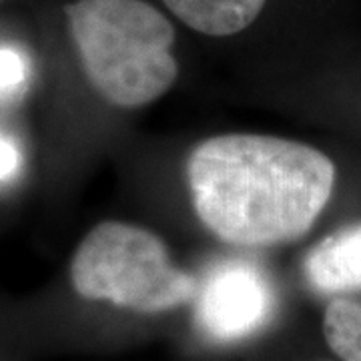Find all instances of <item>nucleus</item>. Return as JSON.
I'll return each mask as SVG.
<instances>
[{"mask_svg": "<svg viewBox=\"0 0 361 361\" xmlns=\"http://www.w3.org/2000/svg\"><path fill=\"white\" fill-rule=\"evenodd\" d=\"M195 215L235 247L297 241L329 203L336 165L315 147L231 133L199 142L187 159Z\"/></svg>", "mask_w": 361, "mask_h": 361, "instance_id": "nucleus-1", "label": "nucleus"}, {"mask_svg": "<svg viewBox=\"0 0 361 361\" xmlns=\"http://www.w3.org/2000/svg\"><path fill=\"white\" fill-rule=\"evenodd\" d=\"M66 23L82 73L104 103L141 109L179 77L175 26L147 0H75Z\"/></svg>", "mask_w": 361, "mask_h": 361, "instance_id": "nucleus-2", "label": "nucleus"}, {"mask_svg": "<svg viewBox=\"0 0 361 361\" xmlns=\"http://www.w3.org/2000/svg\"><path fill=\"white\" fill-rule=\"evenodd\" d=\"M71 281L89 301L137 313L175 310L197 291V279L173 265L159 235L123 221H103L87 233L71 261Z\"/></svg>", "mask_w": 361, "mask_h": 361, "instance_id": "nucleus-3", "label": "nucleus"}, {"mask_svg": "<svg viewBox=\"0 0 361 361\" xmlns=\"http://www.w3.org/2000/svg\"><path fill=\"white\" fill-rule=\"evenodd\" d=\"M195 323L217 343H235L263 329L277 295L269 275L245 259H227L207 271L195 291Z\"/></svg>", "mask_w": 361, "mask_h": 361, "instance_id": "nucleus-4", "label": "nucleus"}, {"mask_svg": "<svg viewBox=\"0 0 361 361\" xmlns=\"http://www.w3.org/2000/svg\"><path fill=\"white\" fill-rule=\"evenodd\" d=\"M307 283L323 295L361 291V221L327 235L305 257Z\"/></svg>", "mask_w": 361, "mask_h": 361, "instance_id": "nucleus-5", "label": "nucleus"}, {"mask_svg": "<svg viewBox=\"0 0 361 361\" xmlns=\"http://www.w3.org/2000/svg\"><path fill=\"white\" fill-rule=\"evenodd\" d=\"M267 0H163L183 25L207 37H233L257 20Z\"/></svg>", "mask_w": 361, "mask_h": 361, "instance_id": "nucleus-6", "label": "nucleus"}, {"mask_svg": "<svg viewBox=\"0 0 361 361\" xmlns=\"http://www.w3.org/2000/svg\"><path fill=\"white\" fill-rule=\"evenodd\" d=\"M327 345L343 361H361V303L345 297L334 299L323 315Z\"/></svg>", "mask_w": 361, "mask_h": 361, "instance_id": "nucleus-7", "label": "nucleus"}, {"mask_svg": "<svg viewBox=\"0 0 361 361\" xmlns=\"http://www.w3.org/2000/svg\"><path fill=\"white\" fill-rule=\"evenodd\" d=\"M30 68L26 59L14 49L0 47V101H13L28 85Z\"/></svg>", "mask_w": 361, "mask_h": 361, "instance_id": "nucleus-8", "label": "nucleus"}, {"mask_svg": "<svg viewBox=\"0 0 361 361\" xmlns=\"http://www.w3.org/2000/svg\"><path fill=\"white\" fill-rule=\"evenodd\" d=\"M23 169V153L18 145L0 133V180L14 179Z\"/></svg>", "mask_w": 361, "mask_h": 361, "instance_id": "nucleus-9", "label": "nucleus"}]
</instances>
